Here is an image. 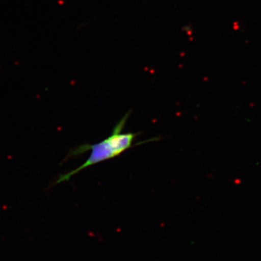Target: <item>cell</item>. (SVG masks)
I'll return each mask as SVG.
<instances>
[{"label":"cell","instance_id":"cell-1","mask_svg":"<svg viewBox=\"0 0 261 261\" xmlns=\"http://www.w3.org/2000/svg\"><path fill=\"white\" fill-rule=\"evenodd\" d=\"M130 113V111L127 113L118 122V123L113 128L111 135H110L108 138L105 139L97 144H93V145L85 144V145L79 146L76 148L70 151L65 161H67L70 158L80 155L88 150H91V153L89 154L88 159L82 166L70 172L60 176V177L54 183H53L51 187L56 186V185L62 183V182L69 181L72 176L80 173L82 170L85 169L89 166H94L97 163H102L103 161L114 159L124 152L127 149L135 146L133 145L134 140L138 136L139 133H130H130H123L122 132L126 125L127 120L129 117Z\"/></svg>","mask_w":261,"mask_h":261}]
</instances>
